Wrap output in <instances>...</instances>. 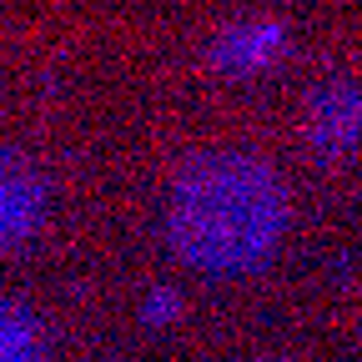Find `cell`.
Returning <instances> with one entry per match:
<instances>
[{"label":"cell","mask_w":362,"mask_h":362,"mask_svg":"<svg viewBox=\"0 0 362 362\" xmlns=\"http://www.w3.org/2000/svg\"><path fill=\"white\" fill-rule=\"evenodd\" d=\"M287 192L282 176L247 151H206L181 166L166 237L202 272H252L282 242Z\"/></svg>","instance_id":"6da1fadb"},{"label":"cell","mask_w":362,"mask_h":362,"mask_svg":"<svg viewBox=\"0 0 362 362\" xmlns=\"http://www.w3.org/2000/svg\"><path fill=\"white\" fill-rule=\"evenodd\" d=\"M45 202H51V187L40 166L16 151H0V252H16L40 232Z\"/></svg>","instance_id":"7a4b0ae2"},{"label":"cell","mask_w":362,"mask_h":362,"mask_svg":"<svg viewBox=\"0 0 362 362\" xmlns=\"http://www.w3.org/2000/svg\"><path fill=\"white\" fill-rule=\"evenodd\" d=\"M302 136L317 156H347L357 141H362V90L347 86V81H332V86H317L307 96V111H302Z\"/></svg>","instance_id":"3957f363"},{"label":"cell","mask_w":362,"mask_h":362,"mask_svg":"<svg viewBox=\"0 0 362 362\" xmlns=\"http://www.w3.org/2000/svg\"><path fill=\"white\" fill-rule=\"evenodd\" d=\"M282 45H287V30L277 21H232L211 35L206 61L221 76H257L267 66H277Z\"/></svg>","instance_id":"277c9868"},{"label":"cell","mask_w":362,"mask_h":362,"mask_svg":"<svg viewBox=\"0 0 362 362\" xmlns=\"http://www.w3.org/2000/svg\"><path fill=\"white\" fill-rule=\"evenodd\" d=\"M0 362H45L35 322L11 307H0Z\"/></svg>","instance_id":"5b68a950"},{"label":"cell","mask_w":362,"mask_h":362,"mask_svg":"<svg viewBox=\"0 0 362 362\" xmlns=\"http://www.w3.org/2000/svg\"><path fill=\"white\" fill-rule=\"evenodd\" d=\"M141 317H146V322H166V317H176V292H151V302L141 307Z\"/></svg>","instance_id":"8992f818"}]
</instances>
